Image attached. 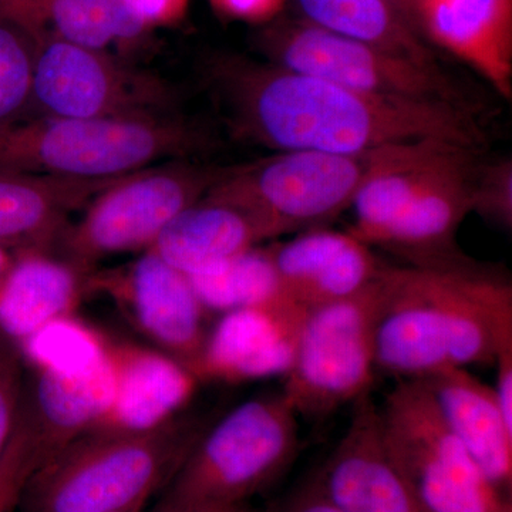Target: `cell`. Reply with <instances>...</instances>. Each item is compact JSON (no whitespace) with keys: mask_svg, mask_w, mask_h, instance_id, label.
Masks as SVG:
<instances>
[{"mask_svg":"<svg viewBox=\"0 0 512 512\" xmlns=\"http://www.w3.org/2000/svg\"><path fill=\"white\" fill-rule=\"evenodd\" d=\"M214 420L178 413L143 431L89 430L30 474L19 512H117L148 503Z\"/></svg>","mask_w":512,"mask_h":512,"instance_id":"3","label":"cell"},{"mask_svg":"<svg viewBox=\"0 0 512 512\" xmlns=\"http://www.w3.org/2000/svg\"><path fill=\"white\" fill-rule=\"evenodd\" d=\"M265 242L248 215L205 195L158 235L153 252L184 275L201 274Z\"/></svg>","mask_w":512,"mask_h":512,"instance_id":"24","label":"cell"},{"mask_svg":"<svg viewBox=\"0 0 512 512\" xmlns=\"http://www.w3.org/2000/svg\"><path fill=\"white\" fill-rule=\"evenodd\" d=\"M87 291L104 292L116 299L141 332L195 376L208 330L204 306L187 275L153 252L144 251L123 268L89 272Z\"/></svg>","mask_w":512,"mask_h":512,"instance_id":"12","label":"cell"},{"mask_svg":"<svg viewBox=\"0 0 512 512\" xmlns=\"http://www.w3.org/2000/svg\"><path fill=\"white\" fill-rule=\"evenodd\" d=\"M117 390L109 412L92 430L143 431L164 423L194 392L197 379L170 356L150 350H110Z\"/></svg>","mask_w":512,"mask_h":512,"instance_id":"23","label":"cell"},{"mask_svg":"<svg viewBox=\"0 0 512 512\" xmlns=\"http://www.w3.org/2000/svg\"><path fill=\"white\" fill-rule=\"evenodd\" d=\"M147 503H141L134 505V507L126 508V510H121L117 512H144V508H146Z\"/></svg>","mask_w":512,"mask_h":512,"instance_id":"41","label":"cell"},{"mask_svg":"<svg viewBox=\"0 0 512 512\" xmlns=\"http://www.w3.org/2000/svg\"><path fill=\"white\" fill-rule=\"evenodd\" d=\"M483 150L463 148L440 165L416 200L394 224L382 249L404 265L443 266L468 255L457 244V232L473 212L474 174Z\"/></svg>","mask_w":512,"mask_h":512,"instance_id":"16","label":"cell"},{"mask_svg":"<svg viewBox=\"0 0 512 512\" xmlns=\"http://www.w3.org/2000/svg\"><path fill=\"white\" fill-rule=\"evenodd\" d=\"M123 177L79 180L0 171V245L46 251L59 241L70 215Z\"/></svg>","mask_w":512,"mask_h":512,"instance_id":"20","label":"cell"},{"mask_svg":"<svg viewBox=\"0 0 512 512\" xmlns=\"http://www.w3.org/2000/svg\"><path fill=\"white\" fill-rule=\"evenodd\" d=\"M463 148L440 140L404 144L392 151L357 191L355 222L348 232L370 248H380L394 224L451 154ZM477 150V148H473Z\"/></svg>","mask_w":512,"mask_h":512,"instance_id":"22","label":"cell"},{"mask_svg":"<svg viewBox=\"0 0 512 512\" xmlns=\"http://www.w3.org/2000/svg\"><path fill=\"white\" fill-rule=\"evenodd\" d=\"M116 390L117 369L109 349L100 362L83 370L35 366L22 409L35 443L37 467L92 430L109 412Z\"/></svg>","mask_w":512,"mask_h":512,"instance_id":"17","label":"cell"},{"mask_svg":"<svg viewBox=\"0 0 512 512\" xmlns=\"http://www.w3.org/2000/svg\"><path fill=\"white\" fill-rule=\"evenodd\" d=\"M207 2L221 19L264 28L281 18L288 0H207Z\"/></svg>","mask_w":512,"mask_h":512,"instance_id":"32","label":"cell"},{"mask_svg":"<svg viewBox=\"0 0 512 512\" xmlns=\"http://www.w3.org/2000/svg\"><path fill=\"white\" fill-rule=\"evenodd\" d=\"M231 511V510H229ZM153 512H228L220 510H211V508H195L187 507V505H178L173 503H167V501L160 500L156 510Z\"/></svg>","mask_w":512,"mask_h":512,"instance_id":"39","label":"cell"},{"mask_svg":"<svg viewBox=\"0 0 512 512\" xmlns=\"http://www.w3.org/2000/svg\"><path fill=\"white\" fill-rule=\"evenodd\" d=\"M35 444L22 406L15 430L0 458V512H18L23 488L36 470Z\"/></svg>","mask_w":512,"mask_h":512,"instance_id":"30","label":"cell"},{"mask_svg":"<svg viewBox=\"0 0 512 512\" xmlns=\"http://www.w3.org/2000/svg\"><path fill=\"white\" fill-rule=\"evenodd\" d=\"M382 301L379 272L356 295L308 312L281 389L299 417L325 419L372 393Z\"/></svg>","mask_w":512,"mask_h":512,"instance_id":"10","label":"cell"},{"mask_svg":"<svg viewBox=\"0 0 512 512\" xmlns=\"http://www.w3.org/2000/svg\"><path fill=\"white\" fill-rule=\"evenodd\" d=\"M215 148L204 124L181 116L64 119L26 117L0 126V171L99 180Z\"/></svg>","mask_w":512,"mask_h":512,"instance_id":"4","label":"cell"},{"mask_svg":"<svg viewBox=\"0 0 512 512\" xmlns=\"http://www.w3.org/2000/svg\"><path fill=\"white\" fill-rule=\"evenodd\" d=\"M384 2H386L387 5L392 8L393 12L417 35L413 25L412 10H410L409 0H384Z\"/></svg>","mask_w":512,"mask_h":512,"instance_id":"38","label":"cell"},{"mask_svg":"<svg viewBox=\"0 0 512 512\" xmlns=\"http://www.w3.org/2000/svg\"><path fill=\"white\" fill-rule=\"evenodd\" d=\"M375 336L376 372L417 380L447 369L494 365L512 340V284L467 256L443 266L384 265Z\"/></svg>","mask_w":512,"mask_h":512,"instance_id":"2","label":"cell"},{"mask_svg":"<svg viewBox=\"0 0 512 512\" xmlns=\"http://www.w3.org/2000/svg\"><path fill=\"white\" fill-rule=\"evenodd\" d=\"M298 421L281 390L238 404L202 434L161 500L220 511L245 505L298 456Z\"/></svg>","mask_w":512,"mask_h":512,"instance_id":"5","label":"cell"},{"mask_svg":"<svg viewBox=\"0 0 512 512\" xmlns=\"http://www.w3.org/2000/svg\"><path fill=\"white\" fill-rule=\"evenodd\" d=\"M228 512H254V511L249 510L247 505H241V507L232 508V510L228 511Z\"/></svg>","mask_w":512,"mask_h":512,"instance_id":"42","label":"cell"},{"mask_svg":"<svg viewBox=\"0 0 512 512\" xmlns=\"http://www.w3.org/2000/svg\"><path fill=\"white\" fill-rule=\"evenodd\" d=\"M269 249L282 291L308 311L363 291L383 266L348 231L326 227L299 232Z\"/></svg>","mask_w":512,"mask_h":512,"instance_id":"18","label":"cell"},{"mask_svg":"<svg viewBox=\"0 0 512 512\" xmlns=\"http://www.w3.org/2000/svg\"><path fill=\"white\" fill-rule=\"evenodd\" d=\"M36 49L28 30L0 18V126L28 116Z\"/></svg>","mask_w":512,"mask_h":512,"instance_id":"27","label":"cell"},{"mask_svg":"<svg viewBox=\"0 0 512 512\" xmlns=\"http://www.w3.org/2000/svg\"><path fill=\"white\" fill-rule=\"evenodd\" d=\"M301 18L335 35L359 40L431 67L441 66L433 47L384 0H295Z\"/></svg>","mask_w":512,"mask_h":512,"instance_id":"25","label":"cell"},{"mask_svg":"<svg viewBox=\"0 0 512 512\" xmlns=\"http://www.w3.org/2000/svg\"><path fill=\"white\" fill-rule=\"evenodd\" d=\"M497 382L494 392L505 423L512 429V340L503 343L494 360Z\"/></svg>","mask_w":512,"mask_h":512,"instance_id":"35","label":"cell"},{"mask_svg":"<svg viewBox=\"0 0 512 512\" xmlns=\"http://www.w3.org/2000/svg\"><path fill=\"white\" fill-rule=\"evenodd\" d=\"M308 312L284 293L265 305L224 313L208 332L195 377L228 383L284 377Z\"/></svg>","mask_w":512,"mask_h":512,"instance_id":"14","label":"cell"},{"mask_svg":"<svg viewBox=\"0 0 512 512\" xmlns=\"http://www.w3.org/2000/svg\"><path fill=\"white\" fill-rule=\"evenodd\" d=\"M150 30L173 28L187 18L191 0H133Z\"/></svg>","mask_w":512,"mask_h":512,"instance_id":"34","label":"cell"},{"mask_svg":"<svg viewBox=\"0 0 512 512\" xmlns=\"http://www.w3.org/2000/svg\"><path fill=\"white\" fill-rule=\"evenodd\" d=\"M417 35L512 97V0H409Z\"/></svg>","mask_w":512,"mask_h":512,"instance_id":"15","label":"cell"},{"mask_svg":"<svg viewBox=\"0 0 512 512\" xmlns=\"http://www.w3.org/2000/svg\"><path fill=\"white\" fill-rule=\"evenodd\" d=\"M205 80L232 136L281 151L365 154L440 140L483 150L478 114L439 103L390 99L266 60L218 55Z\"/></svg>","mask_w":512,"mask_h":512,"instance_id":"1","label":"cell"},{"mask_svg":"<svg viewBox=\"0 0 512 512\" xmlns=\"http://www.w3.org/2000/svg\"><path fill=\"white\" fill-rule=\"evenodd\" d=\"M313 478L340 512H423L390 451L372 393L352 404L348 429Z\"/></svg>","mask_w":512,"mask_h":512,"instance_id":"13","label":"cell"},{"mask_svg":"<svg viewBox=\"0 0 512 512\" xmlns=\"http://www.w3.org/2000/svg\"><path fill=\"white\" fill-rule=\"evenodd\" d=\"M19 349L33 366L59 370L87 369L100 362L107 353L106 346L101 345L93 333L67 318L39 330Z\"/></svg>","mask_w":512,"mask_h":512,"instance_id":"28","label":"cell"},{"mask_svg":"<svg viewBox=\"0 0 512 512\" xmlns=\"http://www.w3.org/2000/svg\"><path fill=\"white\" fill-rule=\"evenodd\" d=\"M86 275L46 251H16L0 285V333L20 346L50 323L69 318L86 292Z\"/></svg>","mask_w":512,"mask_h":512,"instance_id":"21","label":"cell"},{"mask_svg":"<svg viewBox=\"0 0 512 512\" xmlns=\"http://www.w3.org/2000/svg\"><path fill=\"white\" fill-rule=\"evenodd\" d=\"M229 167L194 158L151 165L121 178L67 225L59 241L66 261L84 274L109 256L147 251L185 208L202 200Z\"/></svg>","mask_w":512,"mask_h":512,"instance_id":"7","label":"cell"},{"mask_svg":"<svg viewBox=\"0 0 512 512\" xmlns=\"http://www.w3.org/2000/svg\"><path fill=\"white\" fill-rule=\"evenodd\" d=\"M36 42L26 117L120 119L177 113V90L163 77L131 66L107 50L49 36Z\"/></svg>","mask_w":512,"mask_h":512,"instance_id":"11","label":"cell"},{"mask_svg":"<svg viewBox=\"0 0 512 512\" xmlns=\"http://www.w3.org/2000/svg\"><path fill=\"white\" fill-rule=\"evenodd\" d=\"M447 426L491 484L504 495L512 485V429L505 423L494 387L468 372L447 367L423 377Z\"/></svg>","mask_w":512,"mask_h":512,"instance_id":"19","label":"cell"},{"mask_svg":"<svg viewBox=\"0 0 512 512\" xmlns=\"http://www.w3.org/2000/svg\"><path fill=\"white\" fill-rule=\"evenodd\" d=\"M23 392L22 352L18 345L0 333V458L15 430Z\"/></svg>","mask_w":512,"mask_h":512,"instance_id":"31","label":"cell"},{"mask_svg":"<svg viewBox=\"0 0 512 512\" xmlns=\"http://www.w3.org/2000/svg\"><path fill=\"white\" fill-rule=\"evenodd\" d=\"M13 259H15V251L5 247V245H0V285H2L5 276L8 275Z\"/></svg>","mask_w":512,"mask_h":512,"instance_id":"40","label":"cell"},{"mask_svg":"<svg viewBox=\"0 0 512 512\" xmlns=\"http://www.w3.org/2000/svg\"><path fill=\"white\" fill-rule=\"evenodd\" d=\"M188 279L205 311L222 315L265 305L284 295L271 249L261 245Z\"/></svg>","mask_w":512,"mask_h":512,"instance_id":"26","label":"cell"},{"mask_svg":"<svg viewBox=\"0 0 512 512\" xmlns=\"http://www.w3.org/2000/svg\"><path fill=\"white\" fill-rule=\"evenodd\" d=\"M473 212L494 227L512 228V158L478 161L473 184Z\"/></svg>","mask_w":512,"mask_h":512,"instance_id":"29","label":"cell"},{"mask_svg":"<svg viewBox=\"0 0 512 512\" xmlns=\"http://www.w3.org/2000/svg\"><path fill=\"white\" fill-rule=\"evenodd\" d=\"M276 512H340L320 491L315 478L285 501Z\"/></svg>","mask_w":512,"mask_h":512,"instance_id":"36","label":"cell"},{"mask_svg":"<svg viewBox=\"0 0 512 512\" xmlns=\"http://www.w3.org/2000/svg\"><path fill=\"white\" fill-rule=\"evenodd\" d=\"M379 407L390 451L423 512H512L420 380H399Z\"/></svg>","mask_w":512,"mask_h":512,"instance_id":"9","label":"cell"},{"mask_svg":"<svg viewBox=\"0 0 512 512\" xmlns=\"http://www.w3.org/2000/svg\"><path fill=\"white\" fill-rule=\"evenodd\" d=\"M397 147L353 156L281 151L231 165L207 197L248 215L265 241L325 228L352 207L366 178Z\"/></svg>","mask_w":512,"mask_h":512,"instance_id":"6","label":"cell"},{"mask_svg":"<svg viewBox=\"0 0 512 512\" xmlns=\"http://www.w3.org/2000/svg\"><path fill=\"white\" fill-rule=\"evenodd\" d=\"M266 62L390 99L439 103L478 114L470 94L444 67L335 35L302 18L281 16L256 35Z\"/></svg>","mask_w":512,"mask_h":512,"instance_id":"8","label":"cell"},{"mask_svg":"<svg viewBox=\"0 0 512 512\" xmlns=\"http://www.w3.org/2000/svg\"><path fill=\"white\" fill-rule=\"evenodd\" d=\"M39 2L40 0H0V18L15 22L23 28L30 12Z\"/></svg>","mask_w":512,"mask_h":512,"instance_id":"37","label":"cell"},{"mask_svg":"<svg viewBox=\"0 0 512 512\" xmlns=\"http://www.w3.org/2000/svg\"><path fill=\"white\" fill-rule=\"evenodd\" d=\"M116 43H133L150 32L133 0H94Z\"/></svg>","mask_w":512,"mask_h":512,"instance_id":"33","label":"cell"}]
</instances>
